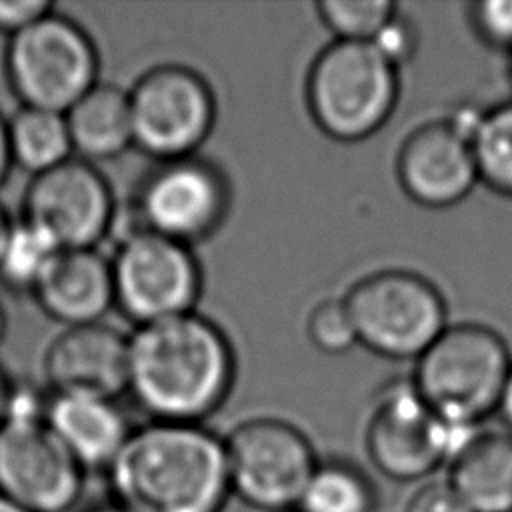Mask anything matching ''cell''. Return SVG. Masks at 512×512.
I'll return each mask as SVG.
<instances>
[{
  "label": "cell",
  "mask_w": 512,
  "mask_h": 512,
  "mask_svg": "<svg viewBox=\"0 0 512 512\" xmlns=\"http://www.w3.org/2000/svg\"><path fill=\"white\" fill-rule=\"evenodd\" d=\"M234 350L208 318L186 312L128 338V392L158 422L198 424L234 382Z\"/></svg>",
  "instance_id": "cell-1"
},
{
  "label": "cell",
  "mask_w": 512,
  "mask_h": 512,
  "mask_svg": "<svg viewBox=\"0 0 512 512\" xmlns=\"http://www.w3.org/2000/svg\"><path fill=\"white\" fill-rule=\"evenodd\" d=\"M108 478L128 512H222L232 496L224 440L200 424L134 428Z\"/></svg>",
  "instance_id": "cell-2"
},
{
  "label": "cell",
  "mask_w": 512,
  "mask_h": 512,
  "mask_svg": "<svg viewBox=\"0 0 512 512\" xmlns=\"http://www.w3.org/2000/svg\"><path fill=\"white\" fill-rule=\"evenodd\" d=\"M512 370L504 338L474 322L446 330L418 358L412 384L420 398L450 426L476 430L496 412Z\"/></svg>",
  "instance_id": "cell-3"
},
{
  "label": "cell",
  "mask_w": 512,
  "mask_h": 512,
  "mask_svg": "<svg viewBox=\"0 0 512 512\" xmlns=\"http://www.w3.org/2000/svg\"><path fill=\"white\" fill-rule=\"evenodd\" d=\"M398 68L374 42L334 40L312 62L306 102L316 126L334 140L372 136L392 116Z\"/></svg>",
  "instance_id": "cell-4"
},
{
  "label": "cell",
  "mask_w": 512,
  "mask_h": 512,
  "mask_svg": "<svg viewBox=\"0 0 512 512\" xmlns=\"http://www.w3.org/2000/svg\"><path fill=\"white\" fill-rule=\"evenodd\" d=\"M98 50L90 34L56 10L8 38L4 76L24 108L66 114L98 84Z\"/></svg>",
  "instance_id": "cell-5"
},
{
  "label": "cell",
  "mask_w": 512,
  "mask_h": 512,
  "mask_svg": "<svg viewBox=\"0 0 512 512\" xmlns=\"http://www.w3.org/2000/svg\"><path fill=\"white\" fill-rule=\"evenodd\" d=\"M344 304L358 342L392 360H418L448 326L440 290L410 270H380L360 278Z\"/></svg>",
  "instance_id": "cell-6"
},
{
  "label": "cell",
  "mask_w": 512,
  "mask_h": 512,
  "mask_svg": "<svg viewBox=\"0 0 512 512\" xmlns=\"http://www.w3.org/2000/svg\"><path fill=\"white\" fill-rule=\"evenodd\" d=\"M232 496L260 512L296 510L318 458L312 442L280 418H250L224 438Z\"/></svg>",
  "instance_id": "cell-7"
},
{
  "label": "cell",
  "mask_w": 512,
  "mask_h": 512,
  "mask_svg": "<svg viewBox=\"0 0 512 512\" xmlns=\"http://www.w3.org/2000/svg\"><path fill=\"white\" fill-rule=\"evenodd\" d=\"M476 430L450 426L420 398L412 380H396L378 394L364 444L382 476L394 482H418L448 464Z\"/></svg>",
  "instance_id": "cell-8"
},
{
  "label": "cell",
  "mask_w": 512,
  "mask_h": 512,
  "mask_svg": "<svg viewBox=\"0 0 512 512\" xmlns=\"http://www.w3.org/2000/svg\"><path fill=\"white\" fill-rule=\"evenodd\" d=\"M134 146L158 162L194 156L216 118L208 82L192 68L162 64L128 92Z\"/></svg>",
  "instance_id": "cell-9"
},
{
  "label": "cell",
  "mask_w": 512,
  "mask_h": 512,
  "mask_svg": "<svg viewBox=\"0 0 512 512\" xmlns=\"http://www.w3.org/2000/svg\"><path fill=\"white\" fill-rule=\"evenodd\" d=\"M114 306L138 326L192 312L202 288L190 246L136 228L114 258Z\"/></svg>",
  "instance_id": "cell-10"
},
{
  "label": "cell",
  "mask_w": 512,
  "mask_h": 512,
  "mask_svg": "<svg viewBox=\"0 0 512 512\" xmlns=\"http://www.w3.org/2000/svg\"><path fill=\"white\" fill-rule=\"evenodd\" d=\"M86 470L46 420L0 424V496L24 512H70L84 494Z\"/></svg>",
  "instance_id": "cell-11"
},
{
  "label": "cell",
  "mask_w": 512,
  "mask_h": 512,
  "mask_svg": "<svg viewBox=\"0 0 512 512\" xmlns=\"http://www.w3.org/2000/svg\"><path fill=\"white\" fill-rule=\"evenodd\" d=\"M228 202V182L216 164L196 156L164 160L138 188V228L188 246L220 226Z\"/></svg>",
  "instance_id": "cell-12"
},
{
  "label": "cell",
  "mask_w": 512,
  "mask_h": 512,
  "mask_svg": "<svg viewBox=\"0 0 512 512\" xmlns=\"http://www.w3.org/2000/svg\"><path fill=\"white\" fill-rule=\"evenodd\" d=\"M114 214V194L104 174L74 156L30 178L20 220L46 234L58 250H82L96 248Z\"/></svg>",
  "instance_id": "cell-13"
},
{
  "label": "cell",
  "mask_w": 512,
  "mask_h": 512,
  "mask_svg": "<svg viewBox=\"0 0 512 512\" xmlns=\"http://www.w3.org/2000/svg\"><path fill=\"white\" fill-rule=\"evenodd\" d=\"M402 190L426 208H448L464 200L478 178L470 136L450 120L418 126L396 160Z\"/></svg>",
  "instance_id": "cell-14"
},
{
  "label": "cell",
  "mask_w": 512,
  "mask_h": 512,
  "mask_svg": "<svg viewBox=\"0 0 512 512\" xmlns=\"http://www.w3.org/2000/svg\"><path fill=\"white\" fill-rule=\"evenodd\" d=\"M42 368L52 394L116 400L128 390V338L106 322L64 328L48 344Z\"/></svg>",
  "instance_id": "cell-15"
},
{
  "label": "cell",
  "mask_w": 512,
  "mask_h": 512,
  "mask_svg": "<svg viewBox=\"0 0 512 512\" xmlns=\"http://www.w3.org/2000/svg\"><path fill=\"white\" fill-rule=\"evenodd\" d=\"M32 296L38 308L64 328L102 322L114 306L110 260L96 248L58 250Z\"/></svg>",
  "instance_id": "cell-16"
},
{
  "label": "cell",
  "mask_w": 512,
  "mask_h": 512,
  "mask_svg": "<svg viewBox=\"0 0 512 512\" xmlns=\"http://www.w3.org/2000/svg\"><path fill=\"white\" fill-rule=\"evenodd\" d=\"M46 424L86 472L108 470L132 434L118 404L98 396L52 394Z\"/></svg>",
  "instance_id": "cell-17"
},
{
  "label": "cell",
  "mask_w": 512,
  "mask_h": 512,
  "mask_svg": "<svg viewBox=\"0 0 512 512\" xmlns=\"http://www.w3.org/2000/svg\"><path fill=\"white\" fill-rule=\"evenodd\" d=\"M446 480L472 512H512V434L478 428L450 458Z\"/></svg>",
  "instance_id": "cell-18"
},
{
  "label": "cell",
  "mask_w": 512,
  "mask_h": 512,
  "mask_svg": "<svg viewBox=\"0 0 512 512\" xmlns=\"http://www.w3.org/2000/svg\"><path fill=\"white\" fill-rule=\"evenodd\" d=\"M64 118L72 152L84 162L114 160L134 146L128 92L114 84L98 82Z\"/></svg>",
  "instance_id": "cell-19"
},
{
  "label": "cell",
  "mask_w": 512,
  "mask_h": 512,
  "mask_svg": "<svg viewBox=\"0 0 512 512\" xmlns=\"http://www.w3.org/2000/svg\"><path fill=\"white\" fill-rule=\"evenodd\" d=\"M12 166L30 174H44L74 158L64 114L20 106L8 118Z\"/></svg>",
  "instance_id": "cell-20"
},
{
  "label": "cell",
  "mask_w": 512,
  "mask_h": 512,
  "mask_svg": "<svg viewBox=\"0 0 512 512\" xmlns=\"http://www.w3.org/2000/svg\"><path fill=\"white\" fill-rule=\"evenodd\" d=\"M378 488L356 464L334 458L318 460L298 512H378Z\"/></svg>",
  "instance_id": "cell-21"
},
{
  "label": "cell",
  "mask_w": 512,
  "mask_h": 512,
  "mask_svg": "<svg viewBox=\"0 0 512 512\" xmlns=\"http://www.w3.org/2000/svg\"><path fill=\"white\" fill-rule=\"evenodd\" d=\"M470 142L478 178L494 192L512 198V100L482 110Z\"/></svg>",
  "instance_id": "cell-22"
},
{
  "label": "cell",
  "mask_w": 512,
  "mask_h": 512,
  "mask_svg": "<svg viewBox=\"0 0 512 512\" xmlns=\"http://www.w3.org/2000/svg\"><path fill=\"white\" fill-rule=\"evenodd\" d=\"M56 244L24 220L14 222L0 258V282L10 290L30 292L56 256Z\"/></svg>",
  "instance_id": "cell-23"
},
{
  "label": "cell",
  "mask_w": 512,
  "mask_h": 512,
  "mask_svg": "<svg viewBox=\"0 0 512 512\" xmlns=\"http://www.w3.org/2000/svg\"><path fill=\"white\" fill-rule=\"evenodd\" d=\"M316 10L336 40L372 42L396 16L398 6L390 0H320Z\"/></svg>",
  "instance_id": "cell-24"
},
{
  "label": "cell",
  "mask_w": 512,
  "mask_h": 512,
  "mask_svg": "<svg viewBox=\"0 0 512 512\" xmlns=\"http://www.w3.org/2000/svg\"><path fill=\"white\" fill-rule=\"evenodd\" d=\"M306 330L310 342L326 354H344L358 342L344 298L320 300L308 314Z\"/></svg>",
  "instance_id": "cell-25"
},
{
  "label": "cell",
  "mask_w": 512,
  "mask_h": 512,
  "mask_svg": "<svg viewBox=\"0 0 512 512\" xmlns=\"http://www.w3.org/2000/svg\"><path fill=\"white\" fill-rule=\"evenodd\" d=\"M470 20L486 44L512 50V0H480L472 4Z\"/></svg>",
  "instance_id": "cell-26"
},
{
  "label": "cell",
  "mask_w": 512,
  "mask_h": 512,
  "mask_svg": "<svg viewBox=\"0 0 512 512\" xmlns=\"http://www.w3.org/2000/svg\"><path fill=\"white\" fill-rule=\"evenodd\" d=\"M372 42L398 68L414 56L418 46V30L410 18L396 12V16L382 28V32Z\"/></svg>",
  "instance_id": "cell-27"
},
{
  "label": "cell",
  "mask_w": 512,
  "mask_h": 512,
  "mask_svg": "<svg viewBox=\"0 0 512 512\" xmlns=\"http://www.w3.org/2000/svg\"><path fill=\"white\" fill-rule=\"evenodd\" d=\"M404 512H472L446 478L426 480L406 502Z\"/></svg>",
  "instance_id": "cell-28"
},
{
  "label": "cell",
  "mask_w": 512,
  "mask_h": 512,
  "mask_svg": "<svg viewBox=\"0 0 512 512\" xmlns=\"http://www.w3.org/2000/svg\"><path fill=\"white\" fill-rule=\"evenodd\" d=\"M54 12L48 0H0V34L12 38Z\"/></svg>",
  "instance_id": "cell-29"
},
{
  "label": "cell",
  "mask_w": 512,
  "mask_h": 512,
  "mask_svg": "<svg viewBox=\"0 0 512 512\" xmlns=\"http://www.w3.org/2000/svg\"><path fill=\"white\" fill-rule=\"evenodd\" d=\"M12 158H10V144H8V118L0 112V188L8 180V174L12 170Z\"/></svg>",
  "instance_id": "cell-30"
},
{
  "label": "cell",
  "mask_w": 512,
  "mask_h": 512,
  "mask_svg": "<svg viewBox=\"0 0 512 512\" xmlns=\"http://www.w3.org/2000/svg\"><path fill=\"white\" fill-rule=\"evenodd\" d=\"M496 412L502 416L508 432L512 434V370L508 374V380L504 384V390L500 394V400H498V408Z\"/></svg>",
  "instance_id": "cell-31"
},
{
  "label": "cell",
  "mask_w": 512,
  "mask_h": 512,
  "mask_svg": "<svg viewBox=\"0 0 512 512\" xmlns=\"http://www.w3.org/2000/svg\"><path fill=\"white\" fill-rule=\"evenodd\" d=\"M10 388H12V380H10V378L6 376V372L0 368V424H2L4 418H6Z\"/></svg>",
  "instance_id": "cell-32"
},
{
  "label": "cell",
  "mask_w": 512,
  "mask_h": 512,
  "mask_svg": "<svg viewBox=\"0 0 512 512\" xmlns=\"http://www.w3.org/2000/svg\"><path fill=\"white\" fill-rule=\"evenodd\" d=\"M12 226H14V220L10 218L8 210L0 204V258H2V252L6 248V242H8V236L12 232Z\"/></svg>",
  "instance_id": "cell-33"
},
{
  "label": "cell",
  "mask_w": 512,
  "mask_h": 512,
  "mask_svg": "<svg viewBox=\"0 0 512 512\" xmlns=\"http://www.w3.org/2000/svg\"><path fill=\"white\" fill-rule=\"evenodd\" d=\"M6 330H8V314H6V308H4V304L0 300V344L6 338Z\"/></svg>",
  "instance_id": "cell-34"
},
{
  "label": "cell",
  "mask_w": 512,
  "mask_h": 512,
  "mask_svg": "<svg viewBox=\"0 0 512 512\" xmlns=\"http://www.w3.org/2000/svg\"><path fill=\"white\" fill-rule=\"evenodd\" d=\"M0 512H24V510L18 508L16 504H12L10 500H6V498L0 496Z\"/></svg>",
  "instance_id": "cell-35"
},
{
  "label": "cell",
  "mask_w": 512,
  "mask_h": 512,
  "mask_svg": "<svg viewBox=\"0 0 512 512\" xmlns=\"http://www.w3.org/2000/svg\"><path fill=\"white\" fill-rule=\"evenodd\" d=\"M98 512H128V510H124L120 506H112V508H104V510H98Z\"/></svg>",
  "instance_id": "cell-36"
},
{
  "label": "cell",
  "mask_w": 512,
  "mask_h": 512,
  "mask_svg": "<svg viewBox=\"0 0 512 512\" xmlns=\"http://www.w3.org/2000/svg\"><path fill=\"white\" fill-rule=\"evenodd\" d=\"M288 512H298V510H288Z\"/></svg>",
  "instance_id": "cell-37"
}]
</instances>
